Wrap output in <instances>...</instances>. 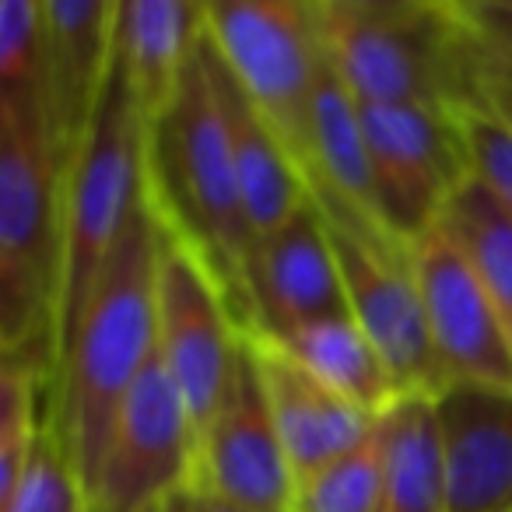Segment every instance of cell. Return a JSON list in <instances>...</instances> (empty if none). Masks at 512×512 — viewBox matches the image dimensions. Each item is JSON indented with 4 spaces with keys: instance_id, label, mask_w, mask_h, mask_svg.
<instances>
[{
    "instance_id": "cell-1",
    "label": "cell",
    "mask_w": 512,
    "mask_h": 512,
    "mask_svg": "<svg viewBox=\"0 0 512 512\" xmlns=\"http://www.w3.org/2000/svg\"><path fill=\"white\" fill-rule=\"evenodd\" d=\"M155 256L158 225L144 197L127 221L88 309L53 376L50 425L67 456L81 502L99 477L116 414L130 386L155 358Z\"/></svg>"
},
{
    "instance_id": "cell-2",
    "label": "cell",
    "mask_w": 512,
    "mask_h": 512,
    "mask_svg": "<svg viewBox=\"0 0 512 512\" xmlns=\"http://www.w3.org/2000/svg\"><path fill=\"white\" fill-rule=\"evenodd\" d=\"M148 200L207 264L232 306L242 334L249 330V260L253 228L246 221L232 148L204 57V29L172 106L148 127Z\"/></svg>"
},
{
    "instance_id": "cell-3",
    "label": "cell",
    "mask_w": 512,
    "mask_h": 512,
    "mask_svg": "<svg viewBox=\"0 0 512 512\" xmlns=\"http://www.w3.org/2000/svg\"><path fill=\"white\" fill-rule=\"evenodd\" d=\"M320 46L369 106L467 102L470 25L460 0H313Z\"/></svg>"
},
{
    "instance_id": "cell-4",
    "label": "cell",
    "mask_w": 512,
    "mask_h": 512,
    "mask_svg": "<svg viewBox=\"0 0 512 512\" xmlns=\"http://www.w3.org/2000/svg\"><path fill=\"white\" fill-rule=\"evenodd\" d=\"M64 176L46 130L0 113V348L57 376Z\"/></svg>"
},
{
    "instance_id": "cell-5",
    "label": "cell",
    "mask_w": 512,
    "mask_h": 512,
    "mask_svg": "<svg viewBox=\"0 0 512 512\" xmlns=\"http://www.w3.org/2000/svg\"><path fill=\"white\" fill-rule=\"evenodd\" d=\"M148 197V123L120 74H109L92 127L64 176V267H60L57 362L78 330L127 221Z\"/></svg>"
},
{
    "instance_id": "cell-6",
    "label": "cell",
    "mask_w": 512,
    "mask_h": 512,
    "mask_svg": "<svg viewBox=\"0 0 512 512\" xmlns=\"http://www.w3.org/2000/svg\"><path fill=\"white\" fill-rule=\"evenodd\" d=\"M309 200L327 228L348 316L376 344L404 397H435L442 372L407 246L330 186H309Z\"/></svg>"
},
{
    "instance_id": "cell-7",
    "label": "cell",
    "mask_w": 512,
    "mask_h": 512,
    "mask_svg": "<svg viewBox=\"0 0 512 512\" xmlns=\"http://www.w3.org/2000/svg\"><path fill=\"white\" fill-rule=\"evenodd\" d=\"M204 32L256 113L313 176V102L323 67L313 4L302 0H228L204 4Z\"/></svg>"
},
{
    "instance_id": "cell-8",
    "label": "cell",
    "mask_w": 512,
    "mask_h": 512,
    "mask_svg": "<svg viewBox=\"0 0 512 512\" xmlns=\"http://www.w3.org/2000/svg\"><path fill=\"white\" fill-rule=\"evenodd\" d=\"M155 225V351L190 411L193 435L200 439L232 383L242 327L204 260L169 225H162L158 214Z\"/></svg>"
},
{
    "instance_id": "cell-9",
    "label": "cell",
    "mask_w": 512,
    "mask_h": 512,
    "mask_svg": "<svg viewBox=\"0 0 512 512\" xmlns=\"http://www.w3.org/2000/svg\"><path fill=\"white\" fill-rule=\"evenodd\" d=\"M358 116L372 158L379 221L393 239L411 246L439 225L449 197L470 176L456 109L358 102Z\"/></svg>"
},
{
    "instance_id": "cell-10",
    "label": "cell",
    "mask_w": 512,
    "mask_h": 512,
    "mask_svg": "<svg viewBox=\"0 0 512 512\" xmlns=\"http://www.w3.org/2000/svg\"><path fill=\"white\" fill-rule=\"evenodd\" d=\"M197 435L176 383L158 351L130 386L99 477L85 498L88 512H155L190 491Z\"/></svg>"
},
{
    "instance_id": "cell-11",
    "label": "cell",
    "mask_w": 512,
    "mask_h": 512,
    "mask_svg": "<svg viewBox=\"0 0 512 512\" xmlns=\"http://www.w3.org/2000/svg\"><path fill=\"white\" fill-rule=\"evenodd\" d=\"M407 253L425 302L442 386L474 383L512 390L509 334L460 239L439 221L432 232L411 242Z\"/></svg>"
},
{
    "instance_id": "cell-12",
    "label": "cell",
    "mask_w": 512,
    "mask_h": 512,
    "mask_svg": "<svg viewBox=\"0 0 512 512\" xmlns=\"http://www.w3.org/2000/svg\"><path fill=\"white\" fill-rule=\"evenodd\" d=\"M190 488L228 498L253 512H292L295 470L281 446L264 376L246 334H242L232 383L211 425L197 439Z\"/></svg>"
},
{
    "instance_id": "cell-13",
    "label": "cell",
    "mask_w": 512,
    "mask_h": 512,
    "mask_svg": "<svg viewBox=\"0 0 512 512\" xmlns=\"http://www.w3.org/2000/svg\"><path fill=\"white\" fill-rule=\"evenodd\" d=\"M348 316L334 249L313 200L278 232L256 239L249 260V330L285 337L320 320Z\"/></svg>"
},
{
    "instance_id": "cell-14",
    "label": "cell",
    "mask_w": 512,
    "mask_h": 512,
    "mask_svg": "<svg viewBox=\"0 0 512 512\" xmlns=\"http://www.w3.org/2000/svg\"><path fill=\"white\" fill-rule=\"evenodd\" d=\"M109 0H43L46 32V141L60 176H67L113 74Z\"/></svg>"
},
{
    "instance_id": "cell-15",
    "label": "cell",
    "mask_w": 512,
    "mask_h": 512,
    "mask_svg": "<svg viewBox=\"0 0 512 512\" xmlns=\"http://www.w3.org/2000/svg\"><path fill=\"white\" fill-rule=\"evenodd\" d=\"M432 400L446 512H512V390L453 383Z\"/></svg>"
},
{
    "instance_id": "cell-16",
    "label": "cell",
    "mask_w": 512,
    "mask_h": 512,
    "mask_svg": "<svg viewBox=\"0 0 512 512\" xmlns=\"http://www.w3.org/2000/svg\"><path fill=\"white\" fill-rule=\"evenodd\" d=\"M246 341L256 355L260 376H264L274 425H278L281 446L295 470V484L327 463L362 449L376 435L379 418L316 383L278 344L260 334H246Z\"/></svg>"
},
{
    "instance_id": "cell-17",
    "label": "cell",
    "mask_w": 512,
    "mask_h": 512,
    "mask_svg": "<svg viewBox=\"0 0 512 512\" xmlns=\"http://www.w3.org/2000/svg\"><path fill=\"white\" fill-rule=\"evenodd\" d=\"M204 57H207V71H211L214 95H218L228 148H232L235 179H239V190H242L246 221L253 228V239H264V235L278 232L285 221H292L306 207L309 200L306 179H302L299 165L285 151V144L278 141V134L271 130V123L256 113V106L246 99V92L232 78L225 60L218 57L207 32H204Z\"/></svg>"
},
{
    "instance_id": "cell-18",
    "label": "cell",
    "mask_w": 512,
    "mask_h": 512,
    "mask_svg": "<svg viewBox=\"0 0 512 512\" xmlns=\"http://www.w3.org/2000/svg\"><path fill=\"white\" fill-rule=\"evenodd\" d=\"M204 29V4L116 0L113 64L148 127L172 106Z\"/></svg>"
},
{
    "instance_id": "cell-19",
    "label": "cell",
    "mask_w": 512,
    "mask_h": 512,
    "mask_svg": "<svg viewBox=\"0 0 512 512\" xmlns=\"http://www.w3.org/2000/svg\"><path fill=\"white\" fill-rule=\"evenodd\" d=\"M267 341L278 344L316 383L334 390L337 397L351 400L372 418H383L397 400H404L383 355L351 316L309 323V327H299L285 337H267Z\"/></svg>"
},
{
    "instance_id": "cell-20",
    "label": "cell",
    "mask_w": 512,
    "mask_h": 512,
    "mask_svg": "<svg viewBox=\"0 0 512 512\" xmlns=\"http://www.w3.org/2000/svg\"><path fill=\"white\" fill-rule=\"evenodd\" d=\"M309 186H330L344 200H351L358 211L379 221L376 179H372V158L365 148L358 99L348 92L327 53H323L313 102V176L306 179V190Z\"/></svg>"
},
{
    "instance_id": "cell-21",
    "label": "cell",
    "mask_w": 512,
    "mask_h": 512,
    "mask_svg": "<svg viewBox=\"0 0 512 512\" xmlns=\"http://www.w3.org/2000/svg\"><path fill=\"white\" fill-rule=\"evenodd\" d=\"M379 442H383L379 512H446L435 400H397L379 418Z\"/></svg>"
},
{
    "instance_id": "cell-22",
    "label": "cell",
    "mask_w": 512,
    "mask_h": 512,
    "mask_svg": "<svg viewBox=\"0 0 512 512\" xmlns=\"http://www.w3.org/2000/svg\"><path fill=\"white\" fill-rule=\"evenodd\" d=\"M442 225L467 249L512 344V214L502 211L474 176H467L449 197Z\"/></svg>"
},
{
    "instance_id": "cell-23",
    "label": "cell",
    "mask_w": 512,
    "mask_h": 512,
    "mask_svg": "<svg viewBox=\"0 0 512 512\" xmlns=\"http://www.w3.org/2000/svg\"><path fill=\"white\" fill-rule=\"evenodd\" d=\"M43 0H0V113L46 130Z\"/></svg>"
},
{
    "instance_id": "cell-24",
    "label": "cell",
    "mask_w": 512,
    "mask_h": 512,
    "mask_svg": "<svg viewBox=\"0 0 512 512\" xmlns=\"http://www.w3.org/2000/svg\"><path fill=\"white\" fill-rule=\"evenodd\" d=\"M383 502V442L379 428L362 449L327 463L295 484L292 512H379Z\"/></svg>"
},
{
    "instance_id": "cell-25",
    "label": "cell",
    "mask_w": 512,
    "mask_h": 512,
    "mask_svg": "<svg viewBox=\"0 0 512 512\" xmlns=\"http://www.w3.org/2000/svg\"><path fill=\"white\" fill-rule=\"evenodd\" d=\"M0 512H81V491L50 421L22 481L8 498H0Z\"/></svg>"
},
{
    "instance_id": "cell-26",
    "label": "cell",
    "mask_w": 512,
    "mask_h": 512,
    "mask_svg": "<svg viewBox=\"0 0 512 512\" xmlns=\"http://www.w3.org/2000/svg\"><path fill=\"white\" fill-rule=\"evenodd\" d=\"M456 127L470 176L502 211L512 214V127L484 109H456Z\"/></svg>"
},
{
    "instance_id": "cell-27",
    "label": "cell",
    "mask_w": 512,
    "mask_h": 512,
    "mask_svg": "<svg viewBox=\"0 0 512 512\" xmlns=\"http://www.w3.org/2000/svg\"><path fill=\"white\" fill-rule=\"evenodd\" d=\"M460 109H484L512 127V46L481 36L474 25L467 46V102Z\"/></svg>"
},
{
    "instance_id": "cell-28",
    "label": "cell",
    "mask_w": 512,
    "mask_h": 512,
    "mask_svg": "<svg viewBox=\"0 0 512 512\" xmlns=\"http://www.w3.org/2000/svg\"><path fill=\"white\" fill-rule=\"evenodd\" d=\"M460 11L481 36L512 46V0H460Z\"/></svg>"
},
{
    "instance_id": "cell-29",
    "label": "cell",
    "mask_w": 512,
    "mask_h": 512,
    "mask_svg": "<svg viewBox=\"0 0 512 512\" xmlns=\"http://www.w3.org/2000/svg\"><path fill=\"white\" fill-rule=\"evenodd\" d=\"M186 512H253V509H242V505L228 502V498L190 488V495H186Z\"/></svg>"
},
{
    "instance_id": "cell-30",
    "label": "cell",
    "mask_w": 512,
    "mask_h": 512,
    "mask_svg": "<svg viewBox=\"0 0 512 512\" xmlns=\"http://www.w3.org/2000/svg\"><path fill=\"white\" fill-rule=\"evenodd\" d=\"M186 495H190V491H183V495L169 498V502H165V505H158L155 512H186Z\"/></svg>"
},
{
    "instance_id": "cell-31",
    "label": "cell",
    "mask_w": 512,
    "mask_h": 512,
    "mask_svg": "<svg viewBox=\"0 0 512 512\" xmlns=\"http://www.w3.org/2000/svg\"><path fill=\"white\" fill-rule=\"evenodd\" d=\"M81 512H88V509H85V502H81Z\"/></svg>"
}]
</instances>
